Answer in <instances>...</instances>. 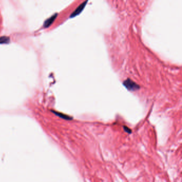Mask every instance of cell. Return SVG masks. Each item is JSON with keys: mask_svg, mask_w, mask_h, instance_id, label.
Segmentation results:
<instances>
[{"mask_svg": "<svg viewBox=\"0 0 182 182\" xmlns=\"http://www.w3.org/2000/svg\"><path fill=\"white\" fill-rule=\"evenodd\" d=\"M123 85L128 90L132 91L138 90L140 88L138 85H137L136 83L134 82L130 79H127V80H125L123 82Z\"/></svg>", "mask_w": 182, "mask_h": 182, "instance_id": "cell-1", "label": "cell"}, {"mask_svg": "<svg viewBox=\"0 0 182 182\" xmlns=\"http://www.w3.org/2000/svg\"><path fill=\"white\" fill-rule=\"evenodd\" d=\"M88 1H85V2L82 3L80 5H79L78 7L73 12H72V14L70 16V18H73L75 17L78 16L79 14H80L81 12L82 11L84 8H85V5L87 3Z\"/></svg>", "mask_w": 182, "mask_h": 182, "instance_id": "cell-2", "label": "cell"}, {"mask_svg": "<svg viewBox=\"0 0 182 182\" xmlns=\"http://www.w3.org/2000/svg\"><path fill=\"white\" fill-rule=\"evenodd\" d=\"M57 15H58L57 14H54L52 16L50 17L49 18L47 19V20H45V22L44 25H43L44 27H45V28L49 27L51 24H52V23H53V21H54V19L56 18V17L57 16Z\"/></svg>", "mask_w": 182, "mask_h": 182, "instance_id": "cell-3", "label": "cell"}, {"mask_svg": "<svg viewBox=\"0 0 182 182\" xmlns=\"http://www.w3.org/2000/svg\"><path fill=\"white\" fill-rule=\"evenodd\" d=\"M10 38L7 36H2L0 38V44H5L9 42Z\"/></svg>", "mask_w": 182, "mask_h": 182, "instance_id": "cell-4", "label": "cell"}, {"mask_svg": "<svg viewBox=\"0 0 182 182\" xmlns=\"http://www.w3.org/2000/svg\"><path fill=\"white\" fill-rule=\"evenodd\" d=\"M54 113L56 114H57V116H59L60 117H61L62 118L65 119H67V120H70L71 119V117H69V116H66V115H64L62 113H58V112H54Z\"/></svg>", "mask_w": 182, "mask_h": 182, "instance_id": "cell-5", "label": "cell"}, {"mask_svg": "<svg viewBox=\"0 0 182 182\" xmlns=\"http://www.w3.org/2000/svg\"><path fill=\"white\" fill-rule=\"evenodd\" d=\"M124 129H125V131L126 132H128V133H130L131 132V130H130L129 128H128L127 127H124Z\"/></svg>", "mask_w": 182, "mask_h": 182, "instance_id": "cell-6", "label": "cell"}]
</instances>
